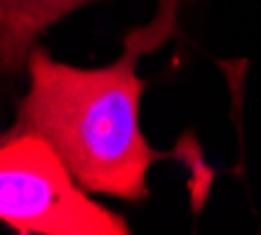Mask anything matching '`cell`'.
Wrapping results in <instances>:
<instances>
[{
	"instance_id": "6da1fadb",
	"label": "cell",
	"mask_w": 261,
	"mask_h": 235,
	"mask_svg": "<svg viewBox=\"0 0 261 235\" xmlns=\"http://www.w3.org/2000/svg\"><path fill=\"white\" fill-rule=\"evenodd\" d=\"M172 21L134 31L125 55L103 68H78L33 47L26 61L29 92L17 106L14 132L43 137L90 193L139 202L148 198V169L167 153L155 151L139 127L146 83L137 57L165 38Z\"/></svg>"
},
{
	"instance_id": "3957f363",
	"label": "cell",
	"mask_w": 261,
	"mask_h": 235,
	"mask_svg": "<svg viewBox=\"0 0 261 235\" xmlns=\"http://www.w3.org/2000/svg\"><path fill=\"white\" fill-rule=\"evenodd\" d=\"M97 0H0V61L5 73H19L36 38L71 12Z\"/></svg>"
},
{
	"instance_id": "7a4b0ae2",
	"label": "cell",
	"mask_w": 261,
	"mask_h": 235,
	"mask_svg": "<svg viewBox=\"0 0 261 235\" xmlns=\"http://www.w3.org/2000/svg\"><path fill=\"white\" fill-rule=\"evenodd\" d=\"M0 219L24 235H129L127 221L94 202L43 137L14 129L0 146Z\"/></svg>"
}]
</instances>
